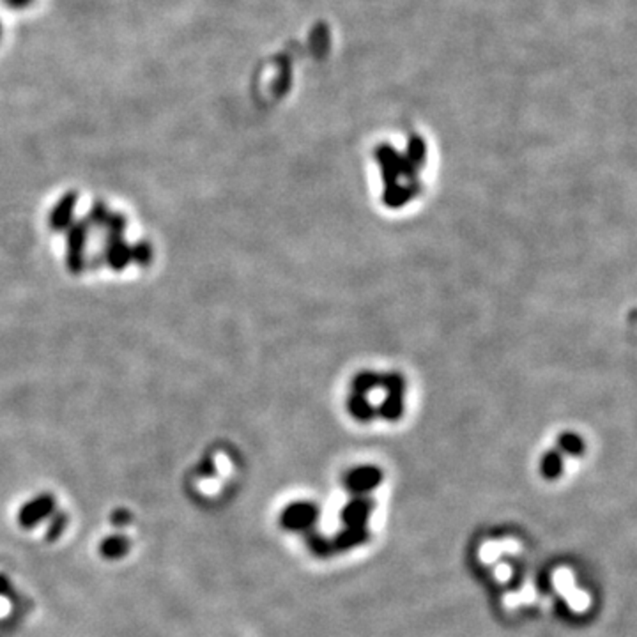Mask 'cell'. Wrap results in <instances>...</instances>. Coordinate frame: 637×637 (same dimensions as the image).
Here are the masks:
<instances>
[{"mask_svg":"<svg viewBox=\"0 0 637 637\" xmlns=\"http://www.w3.org/2000/svg\"><path fill=\"white\" fill-rule=\"evenodd\" d=\"M310 547H312V550L316 554H318V556H328V554H331L333 550V542H331V538H328V536H322V535H312L310 536Z\"/></svg>","mask_w":637,"mask_h":637,"instance_id":"13","label":"cell"},{"mask_svg":"<svg viewBox=\"0 0 637 637\" xmlns=\"http://www.w3.org/2000/svg\"><path fill=\"white\" fill-rule=\"evenodd\" d=\"M375 413L388 421L400 420L404 414V397L402 395H388V393H386V399L382 400V404L379 406V409L375 411Z\"/></svg>","mask_w":637,"mask_h":637,"instance_id":"10","label":"cell"},{"mask_svg":"<svg viewBox=\"0 0 637 637\" xmlns=\"http://www.w3.org/2000/svg\"><path fill=\"white\" fill-rule=\"evenodd\" d=\"M374 510V501L368 496H356L343 504L340 511L343 526L347 528H367V522Z\"/></svg>","mask_w":637,"mask_h":637,"instance_id":"3","label":"cell"},{"mask_svg":"<svg viewBox=\"0 0 637 637\" xmlns=\"http://www.w3.org/2000/svg\"><path fill=\"white\" fill-rule=\"evenodd\" d=\"M321 510L316 503L310 501H296L282 511L280 522L289 531H309L318 521Z\"/></svg>","mask_w":637,"mask_h":637,"instance_id":"1","label":"cell"},{"mask_svg":"<svg viewBox=\"0 0 637 637\" xmlns=\"http://www.w3.org/2000/svg\"><path fill=\"white\" fill-rule=\"evenodd\" d=\"M347 409H349L350 416L356 418L358 421H370L377 414L367 395H360V393H350L349 400H347Z\"/></svg>","mask_w":637,"mask_h":637,"instance_id":"7","label":"cell"},{"mask_svg":"<svg viewBox=\"0 0 637 637\" xmlns=\"http://www.w3.org/2000/svg\"><path fill=\"white\" fill-rule=\"evenodd\" d=\"M368 538L367 528H343L342 533L331 538L333 549L335 550H349L353 547L361 545Z\"/></svg>","mask_w":637,"mask_h":637,"instance_id":"6","label":"cell"},{"mask_svg":"<svg viewBox=\"0 0 637 637\" xmlns=\"http://www.w3.org/2000/svg\"><path fill=\"white\" fill-rule=\"evenodd\" d=\"M375 160H377L379 168H381V175L384 179L386 184H393V182H399L400 179V161H402V155L395 151L392 145H379L377 151H375Z\"/></svg>","mask_w":637,"mask_h":637,"instance_id":"4","label":"cell"},{"mask_svg":"<svg viewBox=\"0 0 637 637\" xmlns=\"http://www.w3.org/2000/svg\"><path fill=\"white\" fill-rule=\"evenodd\" d=\"M585 439L579 434H575V432H563L558 438V452L563 457H581L585 453Z\"/></svg>","mask_w":637,"mask_h":637,"instance_id":"8","label":"cell"},{"mask_svg":"<svg viewBox=\"0 0 637 637\" xmlns=\"http://www.w3.org/2000/svg\"><path fill=\"white\" fill-rule=\"evenodd\" d=\"M379 388L384 389L388 395H402L406 393V379L397 372H386L381 374V384Z\"/></svg>","mask_w":637,"mask_h":637,"instance_id":"12","label":"cell"},{"mask_svg":"<svg viewBox=\"0 0 637 637\" xmlns=\"http://www.w3.org/2000/svg\"><path fill=\"white\" fill-rule=\"evenodd\" d=\"M379 384H381V374L370 370L360 372V374L353 379V393L368 395V393L374 392L375 388H379Z\"/></svg>","mask_w":637,"mask_h":637,"instance_id":"11","label":"cell"},{"mask_svg":"<svg viewBox=\"0 0 637 637\" xmlns=\"http://www.w3.org/2000/svg\"><path fill=\"white\" fill-rule=\"evenodd\" d=\"M382 471L377 466H372V464H363V466H356L345 475L343 483H345V489L349 490L350 496H370L375 489L382 483Z\"/></svg>","mask_w":637,"mask_h":637,"instance_id":"2","label":"cell"},{"mask_svg":"<svg viewBox=\"0 0 637 637\" xmlns=\"http://www.w3.org/2000/svg\"><path fill=\"white\" fill-rule=\"evenodd\" d=\"M540 473L547 480H556L563 473V455L558 450H550L540 460Z\"/></svg>","mask_w":637,"mask_h":637,"instance_id":"9","label":"cell"},{"mask_svg":"<svg viewBox=\"0 0 637 637\" xmlns=\"http://www.w3.org/2000/svg\"><path fill=\"white\" fill-rule=\"evenodd\" d=\"M418 188L416 184H400V182H393V184H386L384 192H382V202L388 207H402L416 195Z\"/></svg>","mask_w":637,"mask_h":637,"instance_id":"5","label":"cell"}]
</instances>
